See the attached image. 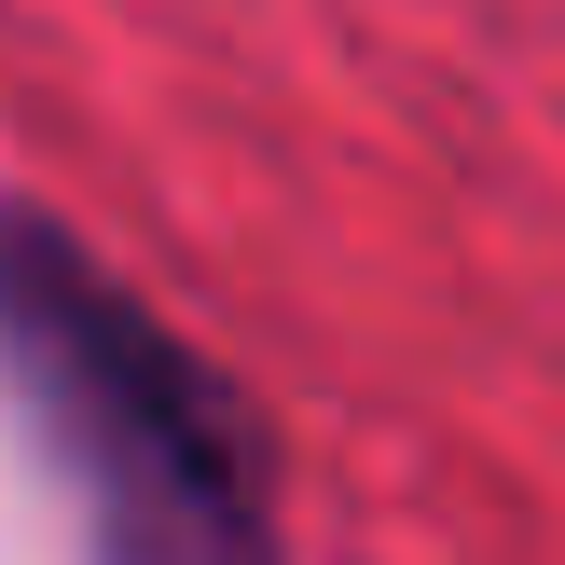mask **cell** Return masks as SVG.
<instances>
[{
	"label": "cell",
	"mask_w": 565,
	"mask_h": 565,
	"mask_svg": "<svg viewBox=\"0 0 565 565\" xmlns=\"http://www.w3.org/2000/svg\"><path fill=\"white\" fill-rule=\"evenodd\" d=\"M0 386L97 565H290L263 428L83 235L0 193Z\"/></svg>",
	"instance_id": "6da1fadb"
}]
</instances>
